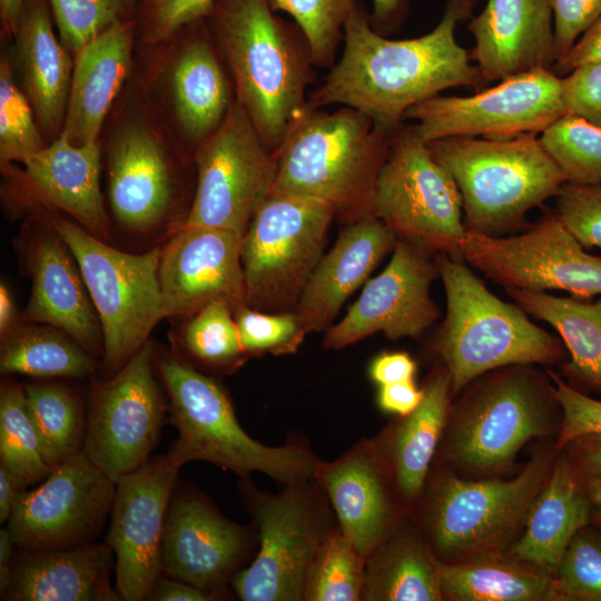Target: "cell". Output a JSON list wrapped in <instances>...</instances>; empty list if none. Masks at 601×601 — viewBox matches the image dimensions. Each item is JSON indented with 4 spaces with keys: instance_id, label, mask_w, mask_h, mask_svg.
Listing matches in <instances>:
<instances>
[{
    "instance_id": "obj_2",
    "label": "cell",
    "mask_w": 601,
    "mask_h": 601,
    "mask_svg": "<svg viewBox=\"0 0 601 601\" xmlns=\"http://www.w3.org/2000/svg\"><path fill=\"white\" fill-rule=\"evenodd\" d=\"M243 106L275 155L315 81L309 43L267 0H213L205 18Z\"/></svg>"
},
{
    "instance_id": "obj_26",
    "label": "cell",
    "mask_w": 601,
    "mask_h": 601,
    "mask_svg": "<svg viewBox=\"0 0 601 601\" xmlns=\"http://www.w3.org/2000/svg\"><path fill=\"white\" fill-rule=\"evenodd\" d=\"M396 234L368 214L344 227L333 247L314 268L294 313L305 332L327 331L345 300L393 250Z\"/></svg>"
},
{
    "instance_id": "obj_20",
    "label": "cell",
    "mask_w": 601,
    "mask_h": 601,
    "mask_svg": "<svg viewBox=\"0 0 601 601\" xmlns=\"http://www.w3.org/2000/svg\"><path fill=\"white\" fill-rule=\"evenodd\" d=\"M439 276L431 254L397 239L387 266L367 280L346 315L326 331L324 346L342 349L377 332L393 341L421 335L441 315L430 293Z\"/></svg>"
},
{
    "instance_id": "obj_60",
    "label": "cell",
    "mask_w": 601,
    "mask_h": 601,
    "mask_svg": "<svg viewBox=\"0 0 601 601\" xmlns=\"http://www.w3.org/2000/svg\"><path fill=\"white\" fill-rule=\"evenodd\" d=\"M16 543L7 528L0 530V594L6 593L14 559Z\"/></svg>"
},
{
    "instance_id": "obj_37",
    "label": "cell",
    "mask_w": 601,
    "mask_h": 601,
    "mask_svg": "<svg viewBox=\"0 0 601 601\" xmlns=\"http://www.w3.org/2000/svg\"><path fill=\"white\" fill-rule=\"evenodd\" d=\"M95 356L52 326H18L1 339L0 371L4 375L83 378L96 372Z\"/></svg>"
},
{
    "instance_id": "obj_62",
    "label": "cell",
    "mask_w": 601,
    "mask_h": 601,
    "mask_svg": "<svg viewBox=\"0 0 601 601\" xmlns=\"http://www.w3.org/2000/svg\"><path fill=\"white\" fill-rule=\"evenodd\" d=\"M24 0H0L1 29L6 36L14 37Z\"/></svg>"
},
{
    "instance_id": "obj_12",
    "label": "cell",
    "mask_w": 601,
    "mask_h": 601,
    "mask_svg": "<svg viewBox=\"0 0 601 601\" xmlns=\"http://www.w3.org/2000/svg\"><path fill=\"white\" fill-rule=\"evenodd\" d=\"M335 209L322 201L270 193L242 242L246 305L294 312L321 257Z\"/></svg>"
},
{
    "instance_id": "obj_25",
    "label": "cell",
    "mask_w": 601,
    "mask_h": 601,
    "mask_svg": "<svg viewBox=\"0 0 601 601\" xmlns=\"http://www.w3.org/2000/svg\"><path fill=\"white\" fill-rule=\"evenodd\" d=\"M68 247L46 221L28 247L31 296L26 321L49 325L79 343L93 356L104 354L102 332L90 295Z\"/></svg>"
},
{
    "instance_id": "obj_31",
    "label": "cell",
    "mask_w": 601,
    "mask_h": 601,
    "mask_svg": "<svg viewBox=\"0 0 601 601\" xmlns=\"http://www.w3.org/2000/svg\"><path fill=\"white\" fill-rule=\"evenodd\" d=\"M179 50L169 72L175 116L197 147L223 124L235 98L206 19L179 33Z\"/></svg>"
},
{
    "instance_id": "obj_63",
    "label": "cell",
    "mask_w": 601,
    "mask_h": 601,
    "mask_svg": "<svg viewBox=\"0 0 601 601\" xmlns=\"http://www.w3.org/2000/svg\"><path fill=\"white\" fill-rule=\"evenodd\" d=\"M582 474L592 509L601 520V479L583 472Z\"/></svg>"
},
{
    "instance_id": "obj_21",
    "label": "cell",
    "mask_w": 601,
    "mask_h": 601,
    "mask_svg": "<svg viewBox=\"0 0 601 601\" xmlns=\"http://www.w3.org/2000/svg\"><path fill=\"white\" fill-rule=\"evenodd\" d=\"M242 242L231 230L180 226L160 254L165 318L188 317L213 302L233 312L246 305Z\"/></svg>"
},
{
    "instance_id": "obj_19",
    "label": "cell",
    "mask_w": 601,
    "mask_h": 601,
    "mask_svg": "<svg viewBox=\"0 0 601 601\" xmlns=\"http://www.w3.org/2000/svg\"><path fill=\"white\" fill-rule=\"evenodd\" d=\"M258 532L227 519L196 489L173 494L161 543L164 575L227 599L228 584L254 559Z\"/></svg>"
},
{
    "instance_id": "obj_51",
    "label": "cell",
    "mask_w": 601,
    "mask_h": 601,
    "mask_svg": "<svg viewBox=\"0 0 601 601\" xmlns=\"http://www.w3.org/2000/svg\"><path fill=\"white\" fill-rule=\"evenodd\" d=\"M566 114L601 127V60L582 63L561 77Z\"/></svg>"
},
{
    "instance_id": "obj_15",
    "label": "cell",
    "mask_w": 601,
    "mask_h": 601,
    "mask_svg": "<svg viewBox=\"0 0 601 601\" xmlns=\"http://www.w3.org/2000/svg\"><path fill=\"white\" fill-rule=\"evenodd\" d=\"M463 262L505 288L601 295V257L588 254L555 211L523 233L492 237L466 230Z\"/></svg>"
},
{
    "instance_id": "obj_27",
    "label": "cell",
    "mask_w": 601,
    "mask_h": 601,
    "mask_svg": "<svg viewBox=\"0 0 601 601\" xmlns=\"http://www.w3.org/2000/svg\"><path fill=\"white\" fill-rule=\"evenodd\" d=\"M20 164L17 179L39 206L60 209L96 237H108L98 142L75 146L58 136Z\"/></svg>"
},
{
    "instance_id": "obj_39",
    "label": "cell",
    "mask_w": 601,
    "mask_h": 601,
    "mask_svg": "<svg viewBox=\"0 0 601 601\" xmlns=\"http://www.w3.org/2000/svg\"><path fill=\"white\" fill-rule=\"evenodd\" d=\"M0 465L26 489L51 472L30 416L24 387L4 380L0 386Z\"/></svg>"
},
{
    "instance_id": "obj_7",
    "label": "cell",
    "mask_w": 601,
    "mask_h": 601,
    "mask_svg": "<svg viewBox=\"0 0 601 601\" xmlns=\"http://www.w3.org/2000/svg\"><path fill=\"white\" fill-rule=\"evenodd\" d=\"M552 453L535 454L511 480L469 481L453 473L426 480L417 523L444 563L505 553L524 529L553 467Z\"/></svg>"
},
{
    "instance_id": "obj_17",
    "label": "cell",
    "mask_w": 601,
    "mask_h": 601,
    "mask_svg": "<svg viewBox=\"0 0 601 601\" xmlns=\"http://www.w3.org/2000/svg\"><path fill=\"white\" fill-rule=\"evenodd\" d=\"M185 464L171 446L116 482L106 542L115 555V588L121 600H146L162 575L165 522Z\"/></svg>"
},
{
    "instance_id": "obj_47",
    "label": "cell",
    "mask_w": 601,
    "mask_h": 601,
    "mask_svg": "<svg viewBox=\"0 0 601 601\" xmlns=\"http://www.w3.org/2000/svg\"><path fill=\"white\" fill-rule=\"evenodd\" d=\"M562 601H601V535L582 528L555 574Z\"/></svg>"
},
{
    "instance_id": "obj_43",
    "label": "cell",
    "mask_w": 601,
    "mask_h": 601,
    "mask_svg": "<svg viewBox=\"0 0 601 601\" xmlns=\"http://www.w3.org/2000/svg\"><path fill=\"white\" fill-rule=\"evenodd\" d=\"M27 96L17 83L7 55L0 60V164L2 170L47 145Z\"/></svg>"
},
{
    "instance_id": "obj_40",
    "label": "cell",
    "mask_w": 601,
    "mask_h": 601,
    "mask_svg": "<svg viewBox=\"0 0 601 601\" xmlns=\"http://www.w3.org/2000/svg\"><path fill=\"white\" fill-rule=\"evenodd\" d=\"M366 558L337 526L309 569L304 601H361Z\"/></svg>"
},
{
    "instance_id": "obj_59",
    "label": "cell",
    "mask_w": 601,
    "mask_h": 601,
    "mask_svg": "<svg viewBox=\"0 0 601 601\" xmlns=\"http://www.w3.org/2000/svg\"><path fill=\"white\" fill-rule=\"evenodd\" d=\"M23 490L16 479L0 465V522H7L13 511L19 493Z\"/></svg>"
},
{
    "instance_id": "obj_29",
    "label": "cell",
    "mask_w": 601,
    "mask_h": 601,
    "mask_svg": "<svg viewBox=\"0 0 601 601\" xmlns=\"http://www.w3.org/2000/svg\"><path fill=\"white\" fill-rule=\"evenodd\" d=\"M136 19L119 22L86 45L76 56L66 116L59 136L75 146L98 136L131 65Z\"/></svg>"
},
{
    "instance_id": "obj_44",
    "label": "cell",
    "mask_w": 601,
    "mask_h": 601,
    "mask_svg": "<svg viewBox=\"0 0 601 601\" xmlns=\"http://www.w3.org/2000/svg\"><path fill=\"white\" fill-rule=\"evenodd\" d=\"M277 12L288 13L306 37L316 67H329L343 39L344 27L358 0H267Z\"/></svg>"
},
{
    "instance_id": "obj_38",
    "label": "cell",
    "mask_w": 601,
    "mask_h": 601,
    "mask_svg": "<svg viewBox=\"0 0 601 601\" xmlns=\"http://www.w3.org/2000/svg\"><path fill=\"white\" fill-rule=\"evenodd\" d=\"M24 393L42 455L52 470L82 450L87 423L82 404L72 390L57 383L29 384Z\"/></svg>"
},
{
    "instance_id": "obj_49",
    "label": "cell",
    "mask_w": 601,
    "mask_h": 601,
    "mask_svg": "<svg viewBox=\"0 0 601 601\" xmlns=\"http://www.w3.org/2000/svg\"><path fill=\"white\" fill-rule=\"evenodd\" d=\"M554 211L583 247L601 248V184L565 181L555 195Z\"/></svg>"
},
{
    "instance_id": "obj_42",
    "label": "cell",
    "mask_w": 601,
    "mask_h": 601,
    "mask_svg": "<svg viewBox=\"0 0 601 601\" xmlns=\"http://www.w3.org/2000/svg\"><path fill=\"white\" fill-rule=\"evenodd\" d=\"M540 140L568 183L601 184V127L565 114L541 132Z\"/></svg>"
},
{
    "instance_id": "obj_50",
    "label": "cell",
    "mask_w": 601,
    "mask_h": 601,
    "mask_svg": "<svg viewBox=\"0 0 601 601\" xmlns=\"http://www.w3.org/2000/svg\"><path fill=\"white\" fill-rule=\"evenodd\" d=\"M548 375L562 413L555 449L563 450L572 440L584 434H601V401L572 387L553 372H548Z\"/></svg>"
},
{
    "instance_id": "obj_22",
    "label": "cell",
    "mask_w": 601,
    "mask_h": 601,
    "mask_svg": "<svg viewBox=\"0 0 601 601\" xmlns=\"http://www.w3.org/2000/svg\"><path fill=\"white\" fill-rule=\"evenodd\" d=\"M314 479L325 491L338 528L365 558L410 513L373 440L362 439Z\"/></svg>"
},
{
    "instance_id": "obj_18",
    "label": "cell",
    "mask_w": 601,
    "mask_h": 601,
    "mask_svg": "<svg viewBox=\"0 0 601 601\" xmlns=\"http://www.w3.org/2000/svg\"><path fill=\"white\" fill-rule=\"evenodd\" d=\"M116 483L81 450L35 490H21L7 521L18 549H67L93 542L110 514Z\"/></svg>"
},
{
    "instance_id": "obj_28",
    "label": "cell",
    "mask_w": 601,
    "mask_h": 601,
    "mask_svg": "<svg viewBox=\"0 0 601 601\" xmlns=\"http://www.w3.org/2000/svg\"><path fill=\"white\" fill-rule=\"evenodd\" d=\"M115 555L107 542L67 549L23 550L14 555L2 600L119 601L111 587Z\"/></svg>"
},
{
    "instance_id": "obj_35",
    "label": "cell",
    "mask_w": 601,
    "mask_h": 601,
    "mask_svg": "<svg viewBox=\"0 0 601 601\" xmlns=\"http://www.w3.org/2000/svg\"><path fill=\"white\" fill-rule=\"evenodd\" d=\"M530 316L552 326L562 339L569 361L561 373L572 387L601 394V298L584 302L545 290L505 288Z\"/></svg>"
},
{
    "instance_id": "obj_13",
    "label": "cell",
    "mask_w": 601,
    "mask_h": 601,
    "mask_svg": "<svg viewBox=\"0 0 601 601\" xmlns=\"http://www.w3.org/2000/svg\"><path fill=\"white\" fill-rule=\"evenodd\" d=\"M197 180L181 226L210 227L244 237L272 193L277 158L235 100L219 128L196 149Z\"/></svg>"
},
{
    "instance_id": "obj_5",
    "label": "cell",
    "mask_w": 601,
    "mask_h": 601,
    "mask_svg": "<svg viewBox=\"0 0 601 601\" xmlns=\"http://www.w3.org/2000/svg\"><path fill=\"white\" fill-rule=\"evenodd\" d=\"M155 366L178 431L173 447L185 463L206 461L239 477L253 472L284 484L314 479L323 462L303 437L265 445L245 432L224 388L178 355L155 347Z\"/></svg>"
},
{
    "instance_id": "obj_16",
    "label": "cell",
    "mask_w": 601,
    "mask_h": 601,
    "mask_svg": "<svg viewBox=\"0 0 601 601\" xmlns=\"http://www.w3.org/2000/svg\"><path fill=\"white\" fill-rule=\"evenodd\" d=\"M147 342L119 371L92 387L82 451L112 482L149 460L166 403Z\"/></svg>"
},
{
    "instance_id": "obj_56",
    "label": "cell",
    "mask_w": 601,
    "mask_h": 601,
    "mask_svg": "<svg viewBox=\"0 0 601 601\" xmlns=\"http://www.w3.org/2000/svg\"><path fill=\"white\" fill-rule=\"evenodd\" d=\"M146 600L152 601H214L216 594L188 582L161 575L152 585Z\"/></svg>"
},
{
    "instance_id": "obj_58",
    "label": "cell",
    "mask_w": 601,
    "mask_h": 601,
    "mask_svg": "<svg viewBox=\"0 0 601 601\" xmlns=\"http://www.w3.org/2000/svg\"><path fill=\"white\" fill-rule=\"evenodd\" d=\"M405 10V0H373L371 24L374 29L396 24Z\"/></svg>"
},
{
    "instance_id": "obj_36",
    "label": "cell",
    "mask_w": 601,
    "mask_h": 601,
    "mask_svg": "<svg viewBox=\"0 0 601 601\" xmlns=\"http://www.w3.org/2000/svg\"><path fill=\"white\" fill-rule=\"evenodd\" d=\"M443 600L562 601L555 577L506 553L440 562Z\"/></svg>"
},
{
    "instance_id": "obj_53",
    "label": "cell",
    "mask_w": 601,
    "mask_h": 601,
    "mask_svg": "<svg viewBox=\"0 0 601 601\" xmlns=\"http://www.w3.org/2000/svg\"><path fill=\"white\" fill-rule=\"evenodd\" d=\"M416 371L417 364L407 353L393 352L376 356L370 365L368 374L370 378L381 386L414 381Z\"/></svg>"
},
{
    "instance_id": "obj_8",
    "label": "cell",
    "mask_w": 601,
    "mask_h": 601,
    "mask_svg": "<svg viewBox=\"0 0 601 601\" xmlns=\"http://www.w3.org/2000/svg\"><path fill=\"white\" fill-rule=\"evenodd\" d=\"M451 407L444 456L473 474L508 469L531 439L551 432L559 406L552 382L533 364L490 371Z\"/></svg>"
},
{
    "instance_id": "obj_11",
    "label": "cell",
    "mask_w": 601,
    "mask_h": 601,
    "mask_svg": "<svg viewBox=\"0 0 601 601\" xmlns=\"http://www.w3.org/2000/svg\"><path fill=\"white\" fill-rule=\"evenodd\" d=\"M371 214L398 239L431 255L446 254L461 259L460 243L466 230L459 188L413 126L401 124L390 135Z\"/></svg>"
},
{
    "instance_id": "obj_52",
    "label": "cell",
    "mask_w": 601,
    "mask_h": 601,
    "mask_svg": "<svg viewBox=\"0 0 601 601\" xmlns=\"http://www.w3.org/2000/svg\"><path fill=\"white\" fill-rule=\"evenodd\" d=\"M546 2L553 13L556 62L601 17V0H546Z\"/></svg>"
},
{
    "instance_id": "obj_10",
    "label": "cell",
    "mask_w": 601,
    "mask_h": 601,
    "mask_svg": "<svg viewBox=\"0 0 601 601\" xmlns=\"http://www.w3.org/2000/svg\"><path fill=\"white\" fill-rule=\"evenodd\" d=\"M39 209L77 262L101 326L102 365L108 375H114L165 318L159 282L161 248L126 253L47 207Z\"/></svg>"
},
{
    "instance_id": "obj_24",
    "label": "cell",
    "mask_w": 601,
    "mask_h": 601,
    "mask_svg": "<svg viewBox=\"0 0 601 601\" xmlns=\"http://www.w3.org/2000/svg\"><path fill=\"white\" fill-rule=\"evenodd\" d=\"M552 10L546 0H487L467 30L470 58L485 82L501 81L555 63Z\"/></svg>"
},
{
    "instance_id": "obj_61",
    "label": "cell",
    "mask_w": 601,
    "mask_h": 601,
    "mask_svg": "<svg viewBox=\"0 0 601 601\" xmlns=\"http://www.w3.org/2000/svg\"><path fill=\"white\" fill-rule=\"evenodd\" d=\"M17 325V308L9 288L0 285V335L1 339L12 333Z\"/></svg>"
},
{
    "instance_id": "obj_1",
    "label": "cell",
    "mask_w": 601,
    "mask_h": 601,
    "mask_svg": "<svg viewBox=\"0 0 601 601\" xmlns=\"http://www.w3.org/2000/svg\"><path fill=\"white\" fill-rule=\"evenodd\" d=\"M476 2L446 0L443 17L431 32L403 40L377 33L358 2L344 27L339 60L306 105L354 108L391 135L411 107L449 88L486 83L455 39L457 23L472 18Z\"/></svg>"
},
{
    "instance_id": "obj_48",
    "label": "cell",
    "mask_w": 601,
    "mask_h": 601,
    "mask_svg": "<svg viewBox=\"0 0 601 601\" xmlns=\"http://www.w3.org/2000/svg\"><path fill=\"white\" fill-rule=\"evenodd\" d=\"M213 0H139L137 38L147 46L165 43L188 24L205 19Z\"/></svg>"
},
{
    "instance_id": "obj_54",
    "label": "cell",
    "mask_w": 601,
    "mask_h": 601,
    "mask_svg": "<svg viewBox=\"0 0 601 601\" xmlns=\"http://www.w3.org/2000/svg\"><path fill=\"white\" fill-rule=\"evenodd\" d=\"M424 388H418L414 381H405L378 386L377 404L384 412L405 416L422 402Z\"/></svg>"
},
{
    "instance_id": "obj_30",
    "label": "cell",
    "mask_w": 601,
    "mask_h": 601,
    "mask_svg": "<svg viewBox=\"0 0 601 601\" xmlns=\"http://www.w3.org/2000/svg\"><path fill=\"white\" fill-rule=\"evenodd\" d=\"M423 388L424 397L412 413L400 416L372 439L408 512L421 500L447 425L453 393L446 368L435 367Z\"/></svg>"
},
{
    "instance_id": "obj_14",
    "label": "cell",
    "mask_w": 601,
    "mask_h": 601,
    "mask_svg": "<svg viewBox=\"0 0 601 601\" xmlns=\"http://www.w3.org/2000/svg\"><path fill=\"white\" fill-rule=\"evenodd\" d=\"M566 114L561 77L535 69L467 97L434 96L404 114L425 142L446 137L509 139L543 132Z\"/></svg>"
},
{
    "instance_id": "obj_57",
    "label": "cell",
    "mask_w": 601,
    "mask_h": 601,
    "mask_svg": "<svg viewBox=\"0 0 601 601\" xmlns=\"http://www.w3.org/2000/svg\"><path fill=\"white\" fill-rule=\"evenodd\" d=\"M564 449H568L572 462L580 471L601 479V434L581 435Z\"/></svg>"
},
{
    "instance_id": "obj_6",
    "label": "cell",
    "mask_w": 601,
    "mask_h": 601,
    "mask_svg": "<svg viewBox=\"0 0 601 601\" xmlns=\"http://www.w3.org/2000/svg\"><path fill=\"white\" fill-rule=\"evenodd\" d=\"M426 144L459 188L469 231L502 237L529 229L528 213L555 197L566 181L536 135L459 136Z\"/></svg>"
},
{
    "instance_id": "obj_34",
    "label": "cell",
    "mask_w": 601,
    "mask_h": 601,
    "mask_svg": "<svg viewBox=\"0 0 601 601\" xmlns=\"http://www.w3.org/2000/svg\"><path fill=\"white\" fill-rule=\"evenodd\" d=\"M440 562L407 513L366 556L361 601H441Z\"/></svg>"
},
{
    "instance_id": "obj_32",
    "label": "cell",
    "mask_w": 601,
    "mask_h": 601,
    "mask_svg": "<svg viewBox=\"0 0 601 601\" xmlns=\"http://www.w3.org/2000/svg\"><path fill=\"white\" fill-rule=\"evenodd\" d=\"M50 14L48 0L23 1L13 58L19 86L40 128L55 134L63 125L73 65L53 32Z\"/></svg>"
},
{
    "instance_id": "obj_33",
    "label": "cell",
    "mask_w": 601,
    "mask_h": 601,
    "mask_svg": "<svg viewBox=\"0 0 601 601\" xmlns=\"http://www.w3.org/2000/svg\"><path fill=\"white\" fill-rule=\"evenodd\" d=\"M591 511L582 472L562 455L534 501L523 533L506 554L555 577L570 542L589 523Z\"/></svg>"
},
{
    "instance_id": "obj_9",
    "label": "cell",
    "mask_w": 601,
    "mask_h": 601,
    "mask_svg": "<svg viewBox=\"0 0 601 601\" xmlns=\"http://www.w3.org/2000/svg\"><path fill=\"white\" fill-rule=\"evenodd\" d=\"M239 490L259 544L231 581L235 594L243 601H304L316 553L338 526L325 491L312 479L272 494L259 491L249 476L239 477Z\"/></svg>"
},
{
    "instance_id": "obj_41",
    "label": "cell",
    "mask_w": 601,
    "mask_h": 601,
    "mask_svg": "<svg viewBox=\"0 0 601 601\" xmlns=\"http://www.w3.org/2000/svg\"><path fill=\"white\" fill-rule=\"evenodd\" d=\"M181 344L193 359L216 370H236L247 357L233 308L224 302H213L188 316Z\"/></svg>"
},
{
    "instance_id": "obj_45",
    "label": "cell",
    "mask_w": 601,
    "mask_h": 601,
    "mask_svg": "<svg viewBox=\"0 0 601 601\" xmlns=\"http://www.w3.org/2000/svg\"><path fill=\"white\" fill-rule=\"evenodd\" d=\"M59 40L76 56L112 26L136 19L139 0H48Z\"/></svg>"
},
{
    "instance_id": "obj_55",
    "label": "cell",
    "mask_w": 601,
    "mask_h": 601,
    "mask_svg": "<svg viewBox=\"0 0 601 601\" xmlns=\"http://www.w3.org/2000/svg\"><path fill=\"white\" fill-rule=\"evenodd\" d=\"M595 60H601V17L554 63L553 69L558 76L566 75L578 66Z\"/></svg>"
},
{
    "instance_id": "obj_4",
    "label": "cell",
    "mask_w": 601,
    "mask_h": 601,
    "mask_svg": "<svg viewBox=\"0 0 601 601\" xmlns=\"http://www.w3.org/2000/svg\"><path fill=\"white\" fill-rule=\"evenodd\" d=\"M435 256L446 314L434 349L450 374L453 394L500 367L565 362L568 351L560 337L534 324L516 303L490 292L465 262Z\"/></svg>"
},
{
    "instance_id": "obj_23",
    "label": "cell",
    "mask_w": 601,
    "mask_h": 601,
    "mask_svg": "<svg viewBox=\"0 0 601 601\" xmlns=\"http://www.w3.org/2000/svg\"><path fill=\"white\" fill-rule=\"evenodd\" d=\"M171 159L156 131L142 120L124 124L108 150V196L125 228L147 233L169 215L177 196Z\"/></svg>"
},
{
    "instance_id": "obj_3",
    "label": "cell",
    "mask_w": 601,
    "mask_h": 601,
    "mask_svg": "<svg viewBox=\"0 0 601 601\" xmlns=\"http://www.w3.org/2000/svg\"><path fill=\"white\" fill-rule=\"evenodd\" d=\"M388 141L359 110L306 105L276 154L272 193L325 203L349 221L368 215Z\"/></svg>"
},
{
    "instance_id": "obj_46",
    "label": "cell",
    "mask_w": 601,
    "mask_h": 601,
    "mask_svg": "<svg viewBox=\"0 0 601 601\" xmlns=\"http://www.w3.org/2000/svg\"><path fill=\"white\" fill-rule=\"evenodd\" d=\"M234 318L247 356L294 353L307 334L294 312L268 313L243 305L234 311Z\"/></svg>"
}]
</instances>
